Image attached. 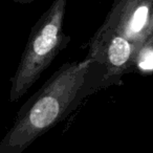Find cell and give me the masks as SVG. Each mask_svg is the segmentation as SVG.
Masks as SVG:
<instances>
[{
  "instance_id": "cell-6",
  "label": "cell",
  "mask_w": 153,
  "mask_h": 153,
  "mask_svg": "<svg viewBox=\"0 0 153 153\" xmlns=\"http://www.w3.org/2000/svg\"><path fill=\"white\" fill-rule=\"evenodd\" d=\"M16 3H21V4H27V3H32L36 0H12Z\"/></svg>"
},
{
  "instance_id": "cell-1",
  "label": "cell",
  "mask_w": 153,
  "mask_h": 153,
  "mask_svg": "<svg viewBox=\"0 0 153 153\" xmlns=\"http://www.w3.org/2000/svg\"><path fill=\"white\" fill-rule=\"evenodd\" d=\"M104 74L103 66L89 56L61 66L19 109L0 140V153L23 152L85 99L105 88Z\"/></svg>"
},
{
  "instance_id": "cell-4",
  "label": "cell",
  "mask_w": 153,
  "mask_h": 153,
  "mask_svg": "<svg viewBox=\"0 0 153 153\" xmlns=\"http://www.w3.org/2000/svg\"><path fill=\"white\" fill-rule=\"evenodd\" d=\"M102 25L142 47L153 32V0H114Z\"/></svg>"
},
{
  "instance_id": "cell-7",
  "label": "cell",
  "mask_w": 153,
  "mask_h": 153,
  "mask_svg": "<svg viewBox=\"0 0 153 153\" xmlns=\"http://www.w3.org/2000/svg\"><path fill=\"white\" fill-rule=\"evenodd\" d=\"M146 44H149V45H153V32L151 33L150 37H149V39L147 40Z\"/></svg>"
},
{
  "instance_id": "cell-5",
  "label": "cell",
  "mask_w": 153,
  "mask_h": 153,
  "mask_svg": "<svg viewBox=\"0 0 153 153\" xmlns=\"http://www.w3.org/2000/svg\"><path fill=\"white\" fill-rule=\"evenodd\" d=\"M136 69L140 71L153 70V45L145 44L138 51L135 60Z\"/></svg>"
},
{
  "instance_id": "cell-3",
  "label": "cell",
  "mask_w": 153,
  "mask_h": 153,
  "mask_svg": "<svg viewBox=\"0 0 153 153\" xmlns=\"http://www.w3.org/2000/svg\"><path fill=\"white\" fill-rule=\"evenodd\" d=\"M140 46L114 30L101 25L89 43L88 56L104 68L105 88L122 84V76L136 69Z\"/></svg>"
},
{
  "instance_id": "cell-2",
  "label": "cell",
  "mask_w": 153,
  "mask_h": 153,
  "mask_svg": "<svg viewBox=\"0 0 153 153\" xmlns=\"http://www.w3.org/2000/svg\"><path fill=\"white\" fill-rule=\"evenodd\" d=\"M67 3L68 0H53L32 27L19 65L11 80V103L20 100L30 89L69 42V36L63 32Z\"/></svg>"
}]
</instances>
